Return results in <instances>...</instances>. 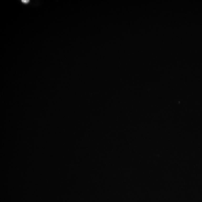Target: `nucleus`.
I'll list each match as a JSON object with an SVG mask.
<instances>
[{
  "mask_svg": "<svg viewBox=\"0 0 202 202\" xmlns=\"http://www.w3.org/2000/svg\"><path fill=\"white\" fill-rule=\"evenodd\" d=\"M22 2L23 3H27L29 2V1H22Z\"/></svg>",
  "mask_w": 202,
  "mask_h": 202,
  "instance_id": "1",
  "label": "nucleus"
}]
</instances>
